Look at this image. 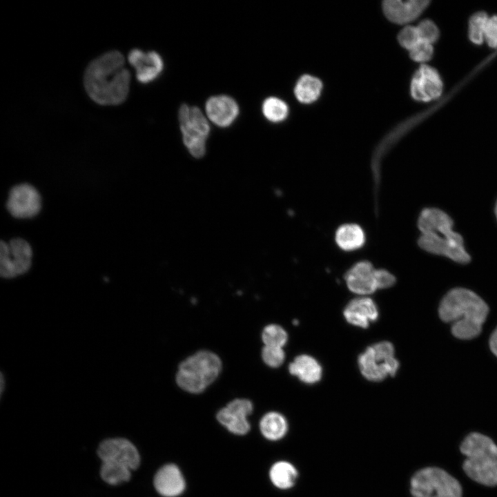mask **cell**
Segmentation results:
<instances>
[{
	"instance_id": "obj_6",
	"label": "cell",
	"mask_w": 497,
	"mask_h": 497,
	"mask_svg": "<svg viewBox=\"0 0 497 497\" xmlns=\"http://www.w3.org/2000/svg\"><path fill=\"white\" fill-rule=\"evenodd\" d=\"M412 497H462L459 482L438 467H425L418 471L410 481Z\"/></svg>"
},
{
	"instance_id": "obj_30",
	"label": "cell",
	"mask_w": 497,
	"mask_h": 497,
	"mask_svg": "<svg viewBox=\"0 0 497 497\" xmlns=\"http://www.w3.org/2000/svg\"><path fill=\"white\" fill-rule=\"evenodd\" d=\"M262 357L269 367H277L284 360V352L282 347L264 346L262 351Z\"/></svg>"
},
{
	"instance_id": "obj_21",
	"label": "cell",
	"mask_w": 497,
	"mask_h": 497,
	"mask_svg": "<svg viewBox=\"0 0 497 497\" xmlns=\"http://www.w3.org/2000/svg\"><path fill=\"white\" fill-rule=\"evenodd\" d=\"M335 242L342 250L353 251L363 246L365 242L364 233L357 224H346L337 229Z\"/></svg>"
},
{
	"instance_id": "obj_25",
	"label": "cell",
	"mask_w": 497,
	"mask_h": 497,
	"mask_svg": "<svg viewBox=\"0 0 497 497\" xmlns=\"http://www.w3.org/2000/svg\"><path fill=\"white\" fill-rule=\"evenodd\" d=\"M100 475L103 480L112 485L127 482L131 477L128 467L113 462H102Z\"/></svg>"
},
{
	"instance_id": "obj_24",
	"label": "cell",
	"mask_w": 497,
	"mask_h": 497,
	"mask_svg": "<svg viewBox=\"0 0 497 497\" xmlns=\"http://www.w3.org/2000/svg\"><path fill=\"white\" fill-rule=\"evenodd\" d=\"M322 88L321 81L313 76L306 75L298 81L294 93L298 101L309 104L315 101L320 95Z\"/></svg>"
},
{
	"instance_id": "obj_18",
	"label": "cell",
	"mask_w": 497,
	"mask_h": 497,
	"mask_svg": "<svg viewBox=\"0 0 497 497\" xmlns=\"http://www.w3.org/2000/svg\"><path fill=\"white\" fill-rule=\"evenodd\" d=\"M154 486L157 491L164 497H176L182 494L186 483L179 469L173 464L161 467L154 477Z\"/></svg>"
},
{
	"instance_id": "obj_4",
	"label": "cell",
	"mask_w": 497,
	"mask_h": 497,
	"mask_svg": "<svg viewBox=\"0 0 497 497\" xmlns=\"http://www.w3.org/2000/svg\"><path fill=\"white\" fill-rule=\"evenodd\" d=\"M460 451L465 456L463 469L473 480L497 485V445L488 436L471 433L462 441Z\"/></svg>"
},
{
	"instance_id": "obj_12",
	"label": "cell",
	"mask_w": 497,
	"mask_h": 497,
	"mask_svg": "<svg viewBox=\"0 0 497 497\" xmlns=\"http://www.w3.org/2000/svg\"><path fill=\"white\" fill-rule=\"evenodd\" d=\"M252 411L253 405L250 400L235 399L218 411L217 419L230 432L244 435L250 429L247 416Z\"/></svg>"
},
{
	"instance_id": "obj_5",
	"label": "cell",
	"mask_w": 497,
	"mask_h": 497,
	"mask_svg": "<svg viewBox=\"0 0 497 497\" xmlns=\"http://www.w3.org/2000/svg\"><path fill=\"white\" fill-rule=\"evenodd\" d=\"M221 367V360L216 354L208 351H199L180 364L177 383L188 392L201 393L216 379Z\"/></svg>"
},
{
	"instance_id": "obj_13",
	"label": "cell",
	"mask_w": 497,
	"mask_h": 497,
	"mask_svg": "<svg viewBox=\"0 0 497 497\" xmlns=\"http://www.w3.org/2000/svg\"><path fill=\"white\" fill-rule=\"evenodd\" d=\"M442 91V82L433 68L422 65L414 74L411 82V94L413 99L429 101L439 97Z\"/></svg>"
},
{
	"instance_id": "obj_35",
	"label": "cell",
	"mask_w": 497,
	"mask_h": 497,
	"mask_svg": "<svg viewBox=\"0 0 497 497\" xmlns=\"http://www.w3.org/2000/svg\"><path fill=\"white\" fill-rule=\"evenodd\" d=\"M489 344L491 351L497 357V327L491 333Z\"/></svg>"
},
{
	"instance_id": "obj_11",
	"label": "cell",
	"mask_w": 497,
	"mask_h": 497,
	"mask_svg": "<svg viewBox=\"0 0 497 497\" xmlns=\"http://www.w3.org/2000/svg\"><path fill=\"white\" fill-rule=\"evenodd\" d=\"M97 454L102 462L121 464L130 470L136 469L140 464L138 450L126 438H109L102 441L98 447Z\"/></svg>"
},
{
	"instance_id": "obj_27",
	"label": "cell",
	"mask_w": 497,
	"mask_h": 497,
	"mask_svg": "<svg viewBox=\"0 0 497 497\" xmlns=\"http://www.w3.org/2000/svg\"><path fill=\"white\" fill-rule=\"evenodd\" d=\"M489 18L483 12H476L470 18L469 37L474 43L481 44L485 40V32Z\"/></svg>"
},
{
	"instance_id": "obj_34",
	"label": "cell",
	"mask_w": 497,
	"mask_h": 497,
	"mask_svg": "<svg viewBox=\"0 0 497 497\" xmlns=\"http://www.w3.org/2000/svg\"><path fill=\"white\" fill-rule=\"evenodd\" d=\"M375 277L377 289L391 287L396 282L395 277L384 269H376Z\"/></svg>"
},
{
	"instance_id": "obj_28",
	"label": "cell",
	"mask_w": 497,
	"mask_h": 497,
	"mask_svg": "<svg viewBox=\"0 0 497 497\" xmlns=\"http://www.w3.org/2000/svg\"><path fill=\"white\" fill-rule=\"evenodd\" d=\"M262 339L265 346L282 347L287 341V333L280 326L270 324L264 329Z\"/></svg>"
},
{
	"instance_id": "obj_8",
	"label": "cell",
	"mask_w": 497,
	"mask_h": 497,
	"mask_svg": "<svg viewBox=\"0 0 497 497\" xmlns=\"http://www.w3.org/2000/svg\"><path fill=\"white\" fill-rule=\"evenodd\" d=\"M359 368L367 380L380 382L396 373L399 363L394 358V348L389 342L368 347L358 358Z\"/></svg>"
},
{
	"instance_id": "obj_16",
	"label": "cell",
	"mask_w": 497,
	"mask_h": 497,
	"mask_svg": "<svg viewBox=\"0 0 497 497\" xmlns=\"http://www.w3.org/2000/svg\"><path fill=\"white\" fill-rule=\"evenodd\" d=\"M375 272L376 269L368 261L355 264L344 277L349 289L361 295L373 293L377 289Z\"/></svg>"
},
{
	"instance_id": "obj_19",
	"label": "cell",
	"mask_w": 497,
	"mask_h": 497,
	"mask_svg": "<svg viewBox=\"0 0 497 497\" xmlns=\"http://www.w3.org/2000/svg\"><path fill=\"white\" fill-rule=\"evenodd\" d=\"M347 321L357 327L367 328L371 322L376 320L378 312L374 302L368 298L352 300L344 310Z\"/></svg>"
},
{
	"instance_id": "obj_1",
	"label": "cell",
	"mask_w": 497,
	"mask_h": 497,
	"mask_svg": "<svg viewBox=\"0 0 497 497\" xmlns=\"http://www.w3.org/2000/svg\"><path fill=\"white\" fill-rule=\"evenodd\" d=\"M119 51L108 52L88 66L84 77L89 97L101 105H118L127 97L130 75Z\"/></svg>"
},
{
	"instance_id": "obj_31",
	"label": "cell",
	"mask_w": 497,
	"mask_h": 497,
	"mask_svg": "<svg viewBox=\"0 0 497 497\" xmlns=\"http://www.w3.org/2000/svg\"><path fill=\"white\" fill-rule=\"evenodd\" d=\"M398 39L400 44L409 50L420 41L417 28L411 26L402 29L398 34Z\"/></svg>"
},
{
	"instance_id": "obj_22",
	"label": "cell",
	"mask_w": 497,
	"mask_h": 497,
	"mask_svg": "<svg viewBox=\"0 0 497 497\" xmlns=\"http://www.w3.org/2000/svg\"><path fill=\"white\" fill-rule=\"evenodd\" d=\"M269 477L274 486L280 489H288L295 484L298 471L293 464L281 460L272 465Z\"/></svg>"
},
{
	"instance_id": "obj_2",
	"label": "cell",
	"mask_w": 497,
	"mask_h": 497,
	"mask_svg": "<svg viewBox=\"0 0 497 497\" xmlns=\"http://www.w3.org/2000/svg\"><path fill=\"white\" fill-rule=\"evenodd\" d=\"M489 312L486 302L476 293L465 288H455L442 299L440 318L451 324L452 334L461 340H470L481 332Z\"/></svg>"
},
{
	"instance_id": "obj_23",
	"label": "cell",
	"mask_w": 497,
	"mask_h": 497,
	"mask_svg": "<svg viewBox=\"0 0 497 497\" xmlns=\"http://www.w3.org/2000/svg\"><path fill=\"white\" fill-rule=\"evenodd\" d=\"M260 429L265 438L275 441L280 440L286 434L288 424L282 414L277 412H269L262 418Z\"/></svg>"
},
{
	"instance_id": "obj_20",
	"label": "cell",
	"mask_w": 497,
	"mask_h": 497,
	"mask_svg": "<svg viewBox=\"0 0 497 497\" xmlns=\"http://www.w3.org/2000/svg\"><path fill=\"white\" fill-rule=\"evenodd\" d=\"M289 372L301 381L313 384L318 382L322 376V368L318 361L308 355H300L289 364Z\"/></svg>"
},
{
	"instance_id": "obj_26",
	"label": "cell",
	"mask_w": 497,
	"mask_h": 497,
	"mask_svg": "<svg viewBox=\"0 0 497 497\" xmlns=\"http://www.w3.org/2000/svg\"><path fill=\"white\" fill-rule=\"evenodd\" d=\"M262 111L267 120L277 123L282 121L286 118L289 108L283 100L277 97H270L263 101Z\"/></svg>"
},
{
	"instance_id": "obj_32",
	"label": "cell",
	"mask_w": 497,
	"mask_h": 497,
	"mask_svg": "<svg viewBox=\"0 0 497 497\" xmlns=\"http://www.w3.org/2000/svg\"><path fill=\"white\" fill-rule=\"evenodd\" d=\"M433 52L432 44L420 41L409 50L411 58L418 62H425L429 60Z\"/></svg>"
},
{
	"instance_id": "obj_10",
	"label": "cell",
	"mask_w": 497,
	"mask_h": 497,
	"mask_svg": "<svg viewBox=\"0 0 497 497\" xmlns=\"http://www.w3.org/2000/svg\"><path fill=\"white\" fill-rule=\"evenodd\" d=\"M9 213L16 218H30L41 210V199L37 190L30 184L14 186L6 203Z\"/></svg>"
},
{
	"instance_id": "obj_9",
	"label": "cell",
	"mask_w": 497,
	"mask_h": 497,
	"mask_svg": "<svg viewBox=\"0 0 497 497\" xmlns=\"http://www.w3.org/2000/svg\"><path fill=\"white\" fill-rule=\"evenodd\" d=\"M32 252L30 244L22 238H14L0 243V274L12 278L24 274L32 264Z\"/></svg>"
},
{
	"instance_id": "obj_14",
	"label": "cell",
	"mask_w": 497,
	"mask_h": 497,
	"mask_svg": "<svg viewBox=\"0 0 497 497\" xmlns=\"http://www.w3.org/2000/svg\"><path fill=\"white\" fill-rule=\"evenodd\" d=\"M207 118L221 128L230 126L237 119L240 108L237 101L226 95L209 97L205 104Z\"/></svg>"
},
{
	"instance_id": "obj_15",
	"label": "cell",
	"mask_w": 497,
	"mask_h": 497,
	"mask_svg": "<svg viewBox=\"0 0 497 497\" xmlns=\"http://www.w3.org/2000/svg\"><path fill=\"white\" fill-rule=\"evenodd\" d=\"M128 59L136 70L137 79L142 84L154 81L164 68L162 57L155 51L145 52L140 49H133L130 51Z\"/></svg>"
},
{
	"instance_id": "obj_17",
	"label": "cell",
	"mask_w": 497,
	"mask_h": 497,
	"mask_svg": "<svg viewBox=\"0 0 497 497\" xmlns=\"http://www.w3.org/2000/svg\"><path fill=\"white\" fill-rule=\"evenodd\" d=\"M429 3L427 0H387L382 8L386 17L396 23H406L416 19Z\"/></svg>"
},
{
	"instance_id": "obj_7",
	"label": "cell",
	"mask_w": 497,
	"mask_h": 497,
	"mask_svg": "<svg viewBox=\"0 0 497 497\" xmlns=\"http://www.w3.org/2000/svg\"><path fill=\"white\" fill-rule=\"evenodd\" d=\"M178 120L185 146L194 157H202L211 130L208 118L197 106L182 104L179 108Z\"/></svg>"
},
{
	"instance_id": "obj_29",
	"label": "cell",
	"mask_w": 497,
	"mask_h": 497,
	"mask_svg": "<svg viewBox=\"0 0 497 497\" xmlns=\"http://www.w3.org/2000/svg\"><path fill=\"white\" fill-rule=\"evenodd\" d=\"M416 28L420 41L432 44L438 39V28L431 20L422 21Z\"/></svg>"
},
{
	"instance_id": "obj_3",
	"label": "cell",
	"mask_w": 497,
	"mask_h": 497,
	"mask_svg": "<svg viewBox=\"0 0 497 497\" xmlns=\"http://www.w3.org/2000/svg\"><path fill=\"white\" fill-rule=\"evenodd\" d=\"M418 226L421 235L418 243L423 250L440 255L460 264L470 261L462 236L453 230V220L444 211L436 208L423 209Z\"/></svg>"
},
{
	"instance_id": "obj_36",
	"label": "cell",
	"mask_w": 497,
	"mask_h": 497,
	"mask_svg": "<svg viewBox=\"0 0 497 497\" xmlns=\"http://www.w3.org/2000/svg\"><path fill=\"white\" fill-rule=\"evenodd\" d=\"M495 215H496V217L497 220V202H496V207H495Z\"/></svg>"
},
{
	"instance_id": "obj_33",
	"label": "cell",
	"mask_w": 497,
	"mask_h": 497,
	"mask_svg": "<svg viewBox=\"0 0 497 497\" xmlns=\"http://www.w3.org/2000/svg\"><path fill=\"white\" fill-rule=\"evenodd\" d=\"M485 40L490 47H497V16L489 18L485 32Z\"/></svg>"
}]
</instances>
